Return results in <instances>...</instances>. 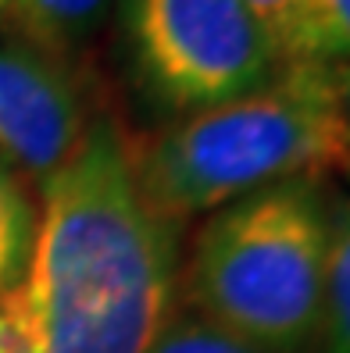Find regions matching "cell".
Returning <instances> with one entry per match:
<instances>
[{
	"mask_svg": "<svg viewBox=\"0 0 350 353\" xmlns=\"http://www.w3.org/2000/svg\"><path fill=\"white\" fill-rule=\"evenodd\" d=\"M133 143L97 114L39 185L29 264L0 296L29 353H147L175 314L179 225L143 196Z\"/></svg>",
	"mask_w": 350,
	"mask_h": 353,
	"instance_id": "6da1fadb",
	"label": "cell"
},
{
	"mask_svg": "<svg viewBox=\"0 0 350 353\" xmlns=\"http://www.w3.org/2000/svg\"><path fill=\"white\" fill-rule=\"evenodd\" d=\"M347 157L343 93L329 65H282L264 86L133 143L143 196L179 228L264 185L343 172Z\"/></svg>",
	"mask_w": 350,
	"mask_h": 353,
	"instance_id": "7a4b0ae2",
	"label": "cell"
},
{
	"mask_svg": "<svg viewBox=\"0 0 350 353\" xmlns=\"http://www.w3.org/2000/svg\"><path fill=\"white\" fill-rule=\"evenodd\" d=\"M325 264L329 190L286 179L204 218L179 293L190 314L264 353H311L322 339Z\"/></svg>",
	"mask_w": 350,
	"mask_h": 353,
	"instance_id": "3957f363",
	"label": "cell"
},
{
	"mask_svg": "<svg viewBox=\"0 0 350 353\" xmlns=\"http://www.w3.org/2000/svg\"><path fill=\"white\" fill-rule=\"evenodd\" d=\"M133 65L179 114L236 100L282 65L243 0H121Z\"/></svg>",
	"mask_w": 350,
	"mask_h": 353,
	"instance_id": "277c9868",
	"label": "cell"
},
{
	"mask_svg": "<svg viewBox=\"0 0 350 353\" xmlns=\"http://www.w3.org/2000/svg\"><path fill=\"white\" fill-rule=\"evenodd\" d=\"M90 100L68 61L32 43H0V157L43 185L86 139Z\"/></svg>",
	"mask_w": 350,
	"mask_h": 353,
	"instance_id": "5b68a950",
	"label": "cell"
},
{
	"mask_svg": "<svg viewBox=\"0 0 350 353\" xmlns=\"http://www.w3.org/2000/svg\"><path fill=\"white\" fill-rule=\"evenodd\" d=\"M111 0H11V26L36 50L65 61L97 36Z\"/></svg>",
	"mask_w": 350,
	"mask_h": 353,
	"instance_id": "8992f818",
	"label": "cell"
},
{
	"mask_svg": "<svg viewBox=\"0 0 350 353\" xmlns=\"http://www.w3.org/2000/svg\"><path fill=\"white\" fill-rule=\"evenodd\" d=\"M325 353H350V196L329 193V264L322 339Z\"/></svg>",
	"mask_w": 350,
	"mask_h": 353,
	"instance_id": "52a82bcc",
	"label": "cell"
},
{
	"mask_svg": "<svg viewBox=\"0 0 350 353\" xmlns=\"http://www.w3.org/2000/svg\"><path fill=\"white\" fill-rule=\"evenodd\" d=\"M36 218L39 211L26 190V179L0 157V296L26 272L36 239Z\"/></svg>",
	"mask_w": 350,
	"mask_h": 353,
	"instance_id": "ba28073f",
	"label": "cell"
},
{
	"mask_svg": "<svg viewBox=\"0 0 350 353\" xmlns=\"http://www.w3.org/2000/svg\"><path fill=\"white\" fill-rule=\"evenodd\" d=\"M279 54V65H325L318 54V32L311 0H243Z\"/></svg>",
	"mask_w": 350,
	"mask_h": 353,
	"instance_id": "9c48e42d",
	"label": "cell"
},
{
	"mask_svg": "<svg viewBox=\"0 0 350 353\" xmlns=\"http://www.w3.org/2000/svg\"><path fill=\"white\" fill-rule=\"evenodd\" d=\"M147 353H264L197 314H172Z\"/></svg>",
	"mask_w": 350,
	"mask_h": 353,
	"instance_id": "30bf717a",
	"label": "cell"
},
{
	"mask_svg": "<svg viewBox=\"0 0 350 353\" xmlns=\"http://www.w3.org/2000/svg\"><path fill=\"white\" fill-rule=\"evenodd\" d=\"M318 54L329 68H350V0H311Z\"/></svg>",
	"mask_w": 350,
	"mask_h": 353,
	"instance_id": "8fae6325",
	"label": "cell"
},
{
	"mask_svg": "<svg viewBox=\"0 0 350 353\" xmlns=\"http://www.w3.org/2000/svg\"><path fill=\"white\" fill-rule=\"evenodd\" d=\"M336 82H340V93H343V111H347V147H350V86L336 75ZM343 175H350V157H347V164H343Z\"/></svg>",
	"mask_w": 350,
	"mask_h": 353,
	"instance_id": "7c38bea8",
	"label": "cell"
},
{
	"mask_svg": "<svg viewBox=\"0 0 350 353\" xmlns=\"http://www.w3.org/2000/svg\"><path fill=\"white\" fill-rule=\"evenodd\" d=\"M11 22V0H0V26Z\"/></svg>",
	"mask_w": 350,
	"mask_h": 353,
	"instance_id": "4fadbf2b",
	"label": "cell"
},
{
	"mask_svg": "<svg viewBox=\"0 0 350 353\" xmlns=\"http://www.w3.org/2000/svg\"><path fill=\"white\" fill-rule=\"evenodd\" d=\"M336 75H340V79L347 82V86H350V68H336Z\"/></svg>",
	"mask_w": 350,
	"mask_h": 353,
	"instance_id": "5bb4252c",
	"label": "cell"
}]
</instances>
